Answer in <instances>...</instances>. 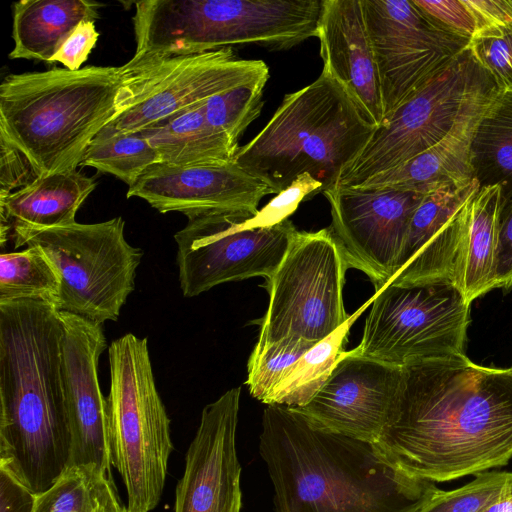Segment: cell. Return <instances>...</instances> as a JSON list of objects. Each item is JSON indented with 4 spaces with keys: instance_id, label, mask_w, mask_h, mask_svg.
Instances as JSON below:
<instances>
[{
    "instance_id": "f35d334b",
    "label": "cell",
    "mask_w": 512,
    "mask_h": 512,
    "mask_svg": "<svg viewBox=\"0 0 512 512\" xmlns=\"http://www.w3.org/2000/svg\"><path fill=\"white\" fill-rule=\"evenodd\" d=\"M98 36L94 21L81 22L63 42L49 63L59 62L68 70H80L96 45Z\"/></svg>"
},
{
    "instance_id": "4316f807",
    "label": "cell",
    "mask_w": 512,
    "mask_h": 512,
    "mask_svg": "<svg viewBox=\"0 0 512 512\" xmlns=\"http://www.w3.org/2000/svg\"><path fill=\"white\" fill-rule=\"evenodd\" d=\"M361 311V310H360ZM303 354L282 376L264 401L291 408L305 406L324 385L345 352L350 327L360 313Z\"/></svg>"
},
{
    "instance_id": "d590c367",
    "label": "cell",
    "mask_w": 512,
    "mask_h": 512,
    "mask_svg": "<svg viewBox=\"0 0 512 512\" xmlns=\"http://www.w3.org/2000/svg\"><path fill=\"white\" fill-rule=\"evenodd\" d=\"M441 28L471 40L476 33L474 17L464 0H413Z\"/></svg>"
},
{
    "instance_id": "83f0119b",
    "label": "cell",
    "mask_w": 512,
    "mask_h": 512,
    "mask_svg": "<svg viewBox=\"0 0 512 512\" xmlns=\"http://www.w3.org/2000/svg\"><path fill=\"white\" fill-rule=\"evenodd\" d=\"M60 275L44 253L35 245L0 256V303L42 300L57 305Z\"/></svg>"
},
{
    "instance_id": "d6986e66",
    "label": "cell",
    "mask_w": 512,
    "mask_h": 512,
    "mask_svg": "<svg viewBox=\"0 0 512 512\" xmlns=\"http://www.w3.org/2000/svg\"><path fill=\"white\" fill-rule=\"evenodd\" d=\"M480 188L476 179L426 193L417 207L389 284H455L469 204Z\"/></svg>"
},
{
    "instance_id": "4dcf8cb0",
    "label": "cell",
    "mask_w": 512,
    "mask_h": 512,
    "mask_svg": "<svg viewBox=\"0 0 512 512\" xmlns=\"http://www.w3.org/2000/svg\"><path fill=\"white\" fill-rule=\"evenodd\" d=\"M315 344L297 338L256 344L248 360L250 394L264 403L285 372Z\"/></svg>"
},
{
    "instance_id": "d6a6232c",
    "label": "cell",
    "mask_w": 512,
    "mask_h": 512,
    "mask_svg": "<svg viewBox=\"0 0 512 512\" xmlns=\"http://www.w3.org/2000/svg\"><path fill=\"white\" fill-rule=\"evenodd\" d=\"M510 472H482L466 485L439 490L417 512H479L502 492Z\"/></svg>"
},
{
    "instance_id": "ab89813d",
    "label": "cell",
    "mask_w": 512,
    "mask_h": 512,
    "mask_svg": "<svg viewBox=\"0 0 512 512\" xmlns=\"http://www.w3.org/2000/svg\"><path fill=\"white\" fill-rule=\"evenodd\" d=\"M470 9L476 33L512 29V0H464Z\"/></svg>"
},
{
    "instance_id": "277c9868",
    "label": "cell",
    "mask_w": 512,
    "mask_h": 512,
    "mask_svg": "<svg viewBox=\"0 0 512 512\" xmlns=\"http://www.w3.org/2000/svg\"><path fill=\"white\" fill-rule=\"evenodd\" d=\"M120 67L85 66L10 74L0 85V137L39 176L76 170L115 115Z\"/></svg>"
},
{
    "instance_id": "2e32d148",
    "label": "cell",
    "mask_w": 512,
    "mask_h": 512,
    "mask_svg": "<svg viewBox=\"0 0 512 512\" xmlns=\"http://www.w3.org/2000/svg\"><path fill=\"white\" fill-rule=\"evenodd\" d=\"M240 395V387L232 388L203 408L176 486L174 512H240L241 465L236 450Z\"/></svg>"
},
{
    "instance_id": "cb8c5ba5",
    "label": "cell",
    "mask_w": 512,
    "mask_h": 512,
    "mask_svg": "<svg viewBox=\"0 0 512 512\" xmlns=\"http://www.w3.org/2000/svg\"><path fill=\"white\" fill-rule=\"evenodd\" d=\"M206 101L138 132L156 151L158 163L186 167L220 165L234 159L239 146L208 123Z\"/></svg>"
},
{
    "instance_id": "74e56055",
    "label": "cell",
    "mask_w": 512,
    "mask_h": 512,
    "mask_svg": "<svg viewBox=\"0 0 512 512\" xmlns=\"http://www.w3.org/2000/svg\"><path fill=\"white\" fill-rule=\"evenodd\" d=\"M496 288H512V192L501 196L496 219Z\"/></svg>"
},
{
    "instance_id": "8992f818",
    "label": "cell",
    "mask_w": 512,
    "mask_h": 512,
    "mask_svg": "<svg viewBox=\"0 0 512 512\" xmlns=\"http://www.w3.org/2000/svg\"><path fill=\"white\" fill-rule=\"evenodd\" d=\"M106 398L111 464L125 485L128 512L159 503L173 451L170 419L158 393L147 338L127 333L108 347Z\"/></svg>"
},
{
    "instance_id": "44dd1931",
    "label": "cell",
    "mask_w": 512,
    "mask_h": 512,
    "mask_svg": "<svg viewBox=\"0 0 512 512\" xmlns=\"http://www.w3.org/2000/svg\"><path fill=\"white\" fill-rule=\"evenodd\" d=\"M498 91L491 78L467 98L452 128L439 142L357 187L392 188L426 194L442 186L473 180L471 145L475 129Z\"/></svg>"
},
{
    "instance_id": "9a60e30c",
    "label": "cell",
    "mask_w": 512,
    "mask_h": 512,
    "mask_svg": "<svg viewBox=\"0 0 512 512\" xmlns=\"http://www.w3.org/2000/svg\"><path fill=\"white\" fill-rule=\"evenodd\" d=\"M63 323L61 373L71 450L68 467H85L112 480L106 398L98 362L106 349L103 325L67 312Z\"/></svg>"
},
{
    "instance_id": "1f68e13d",
    "label": "cell",
    "mask_w": 512,
    "mask_h": 512,
    "mask_svg": "<svg viewBox=\"0 0 512 512\" xmlns=\"http://www.w3.org/2000/svg\"><path fill=\"white\" fill-rule=\"evenodd\" d=\"M108 480L85 467H68L49 489L37 496L35 512H93Z\"/></svg>"
},
{
    "instance_id": "9c48e42d",
    "label": "cell",
    "mask_w": 512,
    "mask_h": 512,
    "mask_svg": "<svg viewBox=\"0 0 512 512\" xmlns=\"http://www.w3.org/2000/svg\"><path fill=\"white\" fill-rule=\"evenodd\" d=\"M470 305L451 282L388 284L375 294L350 352L396 366L465 355Z\"/></svg>"
},
{
    "instance_id": "484cf974",
    "label": "cell",
    "mask_w": 512,
    "mask_h": 512,
    "mask_svg": "<svg viewBox=\"0 0 512 512\" xmlns=\"http://www.w3.org/2000/svg\"><path fill=\"white\" fill-rule=\"evenodd\" d=\"M473 178L480 187L512 192V91H498L480 118L471 145Z\"/></svg>"
},
{
    "instance_id": "7a4b0ae2",
    "label": "cell",
    "mask_w": 512,
    "mask_h": 512,
    "mask_svg": "<svg viewBox=\"0 0 512 512\" xmlns=\"http://www.w3.org/2000/svg\"><path fill=\"white\" fill-rule=\"evenodd\" d=\"M259 452L276 512H417L440 490L401 470L378 445L283 405L264 409Z\"/></svg>"
},
{
    "instance_id": "ee69618b",
    "label": "cell",
    "mask_w": 512,
    "mask_h": 512,
    "mask_svg": "<svg viewBox=\"0 0 512 512\" xmlns=\"http://www.w3.org/2000/svg\"><path fill=\"white\" fill-rule=\"evenodd\" d=\"M511 369H512V367H511Z\"/></svg>"
},
{
    "instance_id": "8d00e7d4",
    "label": "cell",
    "mask_w": 512,
    "mask_h": 512,
    "mask_svg": "<svg viewBox=\"0 0 512 512\" xmlns=\"http://www.w3.org/2000/svg\"><path fill=\"white\" fill-rule=\"evenodd\" d=\"M38 177L37 170L27 156L0 137V198L27 187Z\"/></svg>"
},
{
    "instance_id": "52a82bcc",
    "label": "cell",
    "mask_w": 512,
    "mask_h": 512,
    "mask_svg": "<svg viewBox=\"0 0 512 512\" xmlns=\"http://www.w3.org/2000/svg\"><path fill=\"white\" fill-rule=\"evenodd\" d=\"M266 76L269 68L264 61L239 59L230 47L198 54L133 56L120 66L115 115L96 136L142 131Z\"/></svg>"
},
{
    "instance_id": "f1b7e54d",
    "label": "cell",
    "mask_w": 512,
    "mask_h": 512,
    "mask_svg": "<svg viewBox=\"0 0 512 512\" xmlns=\"http://www.w3.org/2000/svg\"><path fill=\"white\" fill-rule=\"evenodd\" d=\"M158 156L149 142L138 132L96 136L88 146L81 166L109 173L131 186Z\"/></svg>"
},
{
    "instance_id": "3957f363",
    "label": "cell",
    "mask_w": 512,
    "mask_h": 512,
    "mask_svg": "<svg viewBox=\"0 0 512 512\" xmlns=\"http://www.w3.org/2000/svg\"><path fill=\"white\" fill-rule=\"evenodd\" d=\"M62 336L53 303H0V466L37 495L55 483L70 459Z\"/></svg>"
},
{
    "instance_id": "603a6c76",
    "label": "cell",
    "mask_w": 512,
    "mask_h": 512,
    "mask_svg": "<svg viewBox=\"0 0 512 512\" xmlns=\"http://www.w3.org/2000/svg\"><path fill=\"white\" fill-rule=\"evenodd\" d=\"M101 4L87 0H21L13 4L10 59L49 62L83 21H95Z\"/></svg>"
},
{
    "instance_id": "30bf717a",
    "label": "cell",
    "mask_w": 512,
    "mask_h": 512,
    "mask_svg": "<svg viewBox=\"0 0 512 512\" xmlns=\"http://www.w3.org/2000/svg\"><path fill=\"white\" fill-rule=\"evenodd\" d=\"M349 268L330 228L298 231L266 279L269 304L256 344L297 338L318 343L347 323L343 303Z\"/></svg>"
},
{
    "instance_id": "5bb4252c",
    "label": "cell",
    "mask_w": 512,
    "mask_h": 512,
    "mask_svg": "<svg viewBox=\"0 0 512 512\" xmlns=\"http://www.w3.org/2000/svg\"><path fill=\"white\" fill-rule=\"evenodd\" d=\"M329 227L349 268L365 273L376 293L397 273L411 219L425 194L392 188L332 187Z\"/></svg>"
},
{
    "instance_id": "4fadbf2b",
    "label": "cell",
    "mask_w": 512,
    "mask_h": 512,
    "mask_svg": "<svg viewBox=\"0 0 512 512\" xmlns=\"http://www.w3.org/2000/svg\"><path fill=\"white\" fill-rule=\"evenodd\" d=\"M362 5L385 121L412 93L463 53L470 40L435 24L413 0H362Z\"/></svg>"
},
{
    "instance_id": "5b68a950",
    "label": "cell",
    "mask_w": 512,
    "mask_h": 512,
    "mask_svg": "<svg viewBox=\"0 0 512 512\" xmlns=\"http://www.w3.org/2000/svg\"><path fill=\"white\" fill-rule=\"evenodd\" d=\"M375 128L342 86L321 72L309 85L286 94L263 129L238 148L233 160L276 195L303 174L320 182L323 193L335 185Z\"/></svg>"
},
{
    "instance_id": "6da1fadb",
    "label": "cell",
    "mask_w": 512,
    "mask_h": 512,
    "mask_svg": "<svg viewBox=\"0 0 512 512\" xmlns=\"http://www.w3.org/2000/svg\"><path fill=\"white\" fill-rule=\"evenodd\" d=\"M378 447L407 474L445 482L512 458V369L466 355L402 366Z\"/></svg>"
},
{
    "instance_id": "ba28073f",
    "label": "cell",
    "mask_w": 512,
    "mask_h": 512,
    "mask_svg": "<svg viewBox=\"0 0 512 512\" xmlns=\"http://www.w3.org/2000/svg\"><path fill=\"white\" fill-rule=\"evenodd\" d=\"M125 222L110 220L35 233L27 245L40 247L55 265L61 280L56 308L102 324L116 321L135 288L143 250L124 236Z\"/></svg>"
},
{
    "instance_id": "836d02e7",
    "label": "cell",
    "mask_w": 512,
    "mask_h": 512,
    "mask_svg": "<svg viewBox=\"0 0 512 512\" xmlns=\"http://www.w3.org/2000/svg\"><path fill=\"white\" fill-rule=\"evenodd\" d=\"M468 48L500 91H512V29L477 33Z\"/></svg>"
},
{
    "instance_id": "f546056e",
    "label": "cell",
    "mask_w": 512,
    "mask_h": 512,
    "mask_svg": "<svg viewBox=\"0 0 512 512\" xmlns=\"http://www.w3.org/2000/svg\"><path fill=\"white\" fill-rule=\"evenodd\" d=\"M268 78L251 80L209 98L205 102L208 123L238 145L239 137L261 113Z\"/></svg>"
},
{
    "instance_id": "e0dca14e",
    "label": "cell",
    "mask_w": 512,
    "mask_h": 512,
    "mask_svg": "<svg viewBox=\"0 0 512 512\" xmlns=\"http://www.w3.org/2000/svg\"><path fill=\"white\" fill-rule=\"evenodd\" d=\"M272 189L243 170L234 160L220 165L149 167L127 191L160 213L181 212L187 218L229 214L251 219Z\"/></svg>"
},
{
    "instance_id": "d4e9b609",
    "label": "cell",
    "mask_w": 512,
    "mask_h": 512,
    "mask_svg": "<svg viewBox=\"0 0 512 512\" xmlns=\"http://www.w3.org/2000/svg\"><path fill=\"white\" fill-rule=\"evenodd\" d=\"M500 199V186L480 187L469 204L455 279V285L469 303L496 288V219Z\"/></svg>"
},
{
    "instance_id": "ffe728a7",
    "label": "cell",
    "mask_w": 512,
    "mask_h": 512,
    "mask_svg": "<svg viewBox=\"0 0 512 512\" xmlns=\"http://www.w3.org/2000/svg\"><path fill=\"white\" fill-rule=\"evenodd\" d=\"M317 38L322 72L339 83L364 119L384 121L380 80L362 0H322Z\"/></svg>"
},
{
    "instance_id": "7c38bea8",
    "label": "cell",
    "mask_w": 512,
    "mask_h": 512,
    "mask_svg": "<svg viewBox=\"0 0 512 512\" xmlns=\"http://www.w3.org/2000/svg\"><path fill=\"white\" fill-rule=\"evenodd\" d=\"M245 218L202 214L188 218L174 239L184 297H195L226 282L268 279L297 232L286 219L271 226H246Z\"/></svg>"
},
{
    "instance_id": "60d3db41",
    "label": "cell",
    "mask_w": 512,
    "mask_h": 512,
    "mask_svg": "<svg viewBox=\"0 0 512 512\" xmlns=\"http://www.w3.org/2000/svg\"><path fill=\"white\" fill-rule=\"evenodd\" d=\"M37 494L0 466V512H35Z\"/></svg>"
},
{
    "instance_id": "ac0fdd59",
    "label": "cell",
    "mask_w": 512,
    "mask_h": 512,
    "mask_svg": "<svg viewBox=\"0 0 512 512\" xmlns=\"http://www.w3.org/2000/svg\"><path fill=\"white\" fill-rule=\"evenodd\" d=\"M401 373L402 366L345 351L314 397L295 409L323 429L377 444L390 415Z\"/></svg>"
},
{
    "instance_id": "8fae6325",
    "label": "cell",
    "mask_w": 512,
    "mask_h": 512,
    "mask_svg": "<svg viewBox=\"0 0 512 512\" xmlns=\"http://www.w3.org/2000/svg\"><path fill=\"white\" fill-rule=\"evenodd\" d=\"M490 79L467 48L375 128L333 187H357L432 147L450 131L467 98Z\"/></svg>"
},
{
    "instance_id": "7402d4cb",
    "label": "cell",
    "mask_w": 512,
    "mask_h": 512,
    "mask_svg": "<svg viewBox=\"0 0 512 512\" xmlns=\"http://www.w3.org/2000/svg\"><path fill=\"white\" fill-rule=\"evenodd\" d=\"M96 185L76 169L40 176L0 198L1 247L10 241L19 248L37 232L75 223L76 212Z\"/></svg>"
},
{
    "instance_id": "b9f144b4",
    "label": "cell",
    "mask_w": 512,
    "mask_h": 512,
    "mask_svg": "<svg viewBox=\"0 0 512 512\" xmlns=\"http://www.w3.org/2000/svg\"><path fill=\"white\" fill-rule=\"evenodd\" d=\"M93 512H128L115 493L113 481H106L102 487L99 502Z\"/></svg>"
},
{
    "instance_id": "7bdbcfd3",
    "label": "cell",
    "mask_w": 512,
    "mask_h": 512,
    "mask_svg": "<svg viewBox=\"0 0 512 512\" xmlns=\"http://www.w3.org/2000/svg\"><path fill=\"white\" fill-rule=\"evenodd\" d=\"M479 512H512V472L499 496Z\"/></svg>"
},
{
    "instance_id": "e575fe53",
    "label": "cell",
    "mask_w": 512,
    "mask_h": 512,
    "mask_svg": "<svg viewBox=\"0 0 512 512\" xmlns=\"http://www.w3.org/2000/svg\"><path fill=\"white\" fill-rule=\"evenodd\" d=\"M322 184L308 174L299 176L289 187L281 191L255 217L246 220V226H271L291 215L301 201L322 192Z\"/></svg>"
}]
</instances>
